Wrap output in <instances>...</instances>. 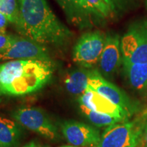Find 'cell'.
<instances>
[{"mask_svg":"<svg viewBox=\"0 0 147 147\" xmlns=\"http://www.w3.org/2000/svg\"><path fill=\"white\" fill-rule=\"evenodd\" d=\"M22 147H39V146H38V145L37 144V143L34 142V141H32V142L27 143V144L24 145V146Z\"/></svg>","mask_w":147,"mask_h":147,"instance_id":"obj_23","label":"cell"},{"mask_svg":"<svg viewBox=\"0 0 147 147\" xmlns=\"http://www.w3.org/2000/svg\"><path fill=\"white\" fill-rule=\"evenodd\" d=\"M61 147H74L72 146H61Z\"/></svg>","mask_w":147,"mask_h":147,"instance_id":"obj_24","label":"cell"},{"mask_svg":"<svg viewBox=\"0 0 147 147\" xmlns=\"http://www.w3.org/2000/svg\"><path fill=\"white\" fill-rule=\"evenodd\" d=\"M19 16L15 24L25 38L42 46L63 47L72 34L53 13L47 0H17Z\"/></svg>","mask_w":147,"mask_h":147,"instance_id":"obj_1","label":"cell"},{"mask_svg":"<svg viewBox=\"0 0 147 147\" xmlns=\"http://www.w3.org/2000/svg\"><path fill=\"white\" fill-rule=\"evenodd\" d=\"M53 73L51 61L13 60L0 63V97L35 93L50 81Z\"/></svg>","mask_w":147,"mask_h":147,"instance_id":"obj_2","label":"cell"},{"mask_svg":"<svg viewBox=\"0 0 147 147\" xmlns=\"http://www.w3.org/2000/svg\"><path fill=\"white\" fill-rule=\"evenodd\" d=\"M106 36L100 32L85 33L82 35L73 49L72 59L75 63L91 68L100 61Z\"/></svg>","mask_w":147,"mask_h":147,"instance_id":"obj_5","label":"cell"},{"mask_svg":"<svg viewBox=\"0 0 147 147\" xmlns=\"http://www.w3.org/2000/svg\"><path fill=\"white\" fill-rule=\"evenodd\" d=\"M0 1H1V0H0Z\"/></svg>","mask_w":147,"mask_h":147,"instance_id":"obj_27","label":"cell"},{"mask_svg":"<svg viewBox=\"0 0 147 147\" xmlns=\"http://www.w3.org/2000/svg\"><path fill=\"white\" fill-rule=\"evenodd\" d=\"M80 108L82 113L85 115V117L91 121L92 123L95 126L100 127L106 126L108 127L112 125L122 122L123 121V119L117 118L113 116L98 113L97 112L89 109L81 104H80Z\"/></svg>","mask_w":147,"mask_h":147,"instance_id":"obj_16","label":"cell"},{"mask_svg":"<svg viewBox=\"0 0 147 147\" xmlns=\"http://www.w3.org/2000/svg\"><path fill=\"white\" fill-rule=\"evenodd\" d=\"M12 117L18 124L45 138L51 140L58 138L56 126L45 112L39 108L32 106L20 107L12 113Z\"/></svg>","mask_w":147,"mask_h":147,"instance_id":"obj_4","label":"cell"},{"mask_svg":"<svg viewBox=\"0 0 147 147\" xmlns=\"http://www.w3.org/2000/svg\"><path fill=\"white\" fill-rule=\"evenodd\" d=\"M123 64L147 62V25L131 27L121 40Z\"/></svg>","mask_w":147,"mask_h":147,"instance_id":"obj_6","label":"cell"},{"mask_svg":"<svg viewBox=\"0 0 147 147\" xmlns=\"http://www.w3.org/2000/svg\"><path fill=\"white\" fill-rule=\"evenodd\" d=\"M90 71L85 69H78L69 72L65 79L67 91L74 95H82L89 88Z\"/></svg>","mask_w":147,"mask_h":147,"instance_id":"obj_14","label":"cell"},{"mask_svg":"<svg viewBox=\"0 0 147 147\" xmlns=\"http://www.w3.org/2000/svg\"><path fill=\"white\" fill-rule=\"evenodd\" d=\"M131 0H105L110 7L113 12H118L123 11L131 3Z\"/></svg>","mask_w":147,"mask_h":147,"instance_id":"obj_19","label":"cell"},{"mask_svg":"<svg viewBox=\"0 0 147 147\" xmlns=\"http://www.w3.org/2000/svg\"><path fill=\"white\" fill-rule=\"evenodd\" d=\"M63 9L67 20L73 25L84 27L92 14L85 0H56Z\"/></svg>","mask_w":147,"mask_h":147,"instance_id":"obj_12","label":"cell"},{"mask_svg":"<svg viewBox=\"0 0 147 147\" xmlns=\"http://www.w3.org/2000/svg\"><path fill=\"white\" fill-rule=\"evenodd\" d=\"M61 131L66 140L74 146H97L101 138L96 129L75 121L64 122Z\"/></svg>","mask_w":147,"mask_h":147,"instance_id":"obj_8","label":"cell"},{"mask_svg":"<svg viewBox=\"0 0 147 147\" xmlns=\"http://www.w3.org/2000/svg\"><path fill=\"white\" fill-rule=\"evenodd\" d=\"M121 60V40L119 36L117 34L108 35L99 61L103 74L106 76L113 74L120 65Z\"/></svg>","mask_w":147,"mask_h":147,"instance_id":"obj_11","label":"cell"},{"mask_svg":"<svg viewBox=\"0 0 147 147\" xmlns=\"http://www.w3.org/2000/svg\"><path fill=\"white\" fill-rule=\"evenodd\" d=\"M89 87L110 100L123 109L129 112L131 104L129 99L122 90L111 82H108L97 70L90 71Z\"/></svg>","mask_w":147,"mask_h":147,"instance_id":"obj_9","label":"cell"},{"mask_svg":"<svg viewBox=\"0 0 147 147\" xmlns=\"http://www.w3.org/2000/svg\"><path fill=\"white\" fill-rule=\"evenodd\" d=\"M130 84L134 89L142 91L147 88V62L123 64Z\"/></svg>","mask_w":147,"mask_h":147,"instance_id":"obj_15","label":"cell"},{"mask_svg":"<svg viewBox=\"0 0 147 147\" xmlns=\"http://www.w3.org/2000/svg\"><path fill=\"white\" fill-rule=\"evenodd\" d=\"M42 147H50L49 146H42Z\"/></svg>","mask_w":147,"mask_h":147,"instance_id":"obj_26","label":"cell"},{"mask_svg":"<svg viewBox=\"0 0 147 147\" xmlns=\"http://www.w3.org/2000/svg\"><path fill=\"white\" fill-rule=\"evenodd\" d=\"M141 140H142V147H147V124L145 127Z\"/></svg>","mask_w":147,"mask_h":147,"instance_id":"obj_22","label":"cell"},{"mask_svg":"<svg viewBox=\"0 0 147 147\" xmlns=\"http://www.w3.org/2000/svg\"><path fill=\"white\" fill-rule=\"evenodd\" d=\"M12 35L0 34V51L6 48L10 44Z\"/></svg>","mask_w":147,"mask_h":147,"instance_id":"obj_20","label":"cell"},{"mask_svg":"<svg viewBox=\"0 0 147 147\" xmlns=\"http://www.w3.org/2000/svg\"><path fill=\"white\" fill-rule=\"evenodd\" d=\"M144 121L138 119L108 126L96 147H136L141 142Z\"/></svg>","mask_w":147,"mask_h":147,"instance_id":"obj_3","label":"cell"},{"mask_svg":"<svg viewBox=\"0 0 147 147\" xmlns=\"http://www.w3.org/2000/svg\"><path fill=\"white\" fill-rule=\"evenodd\" d=\"M21 135V128L16 121L0 117V147H16Z\"/></svg>","mask_w":147,"mask_h":147,"instance_id":"obj_13","label":"cell"},{"mask_svg":"<svg viewBox=\"0 0 147 147\" xmlns=\"http://www.w3.org/2000/svg\"><path fill=\"white\" fill-rule=\"evenodd\" d=\"M8 23L9 21L6 16L0 12V34H5Z\"/></svg>","mask_w":147,"mask_h":147,"instance_id":"obj_21","label":"cell"},{"mask_svg":"<svg viewBox=\"0 0 147 147\" xmlns=\"http://www.w3.org/2000/svg\"><path fill=\"white\" fill-rule=\"evenodd\" d=\"M0 12L4 14L10 23L15 25L19 16V9L17 0H1Z\"/></svg>","mask_w":147,"mask_h":147,"instance_id":"obj_17","label":"cell"},{"mask_svg":"<svg viewBox=\"0 0 147 147\" xmlns=\"http://www.w3.org/2000/svg\"><path fill=\"white\" fill-rule=\"evenodd\" d=\"M145 5H146V7L147 8V0L145 1Z\"/></svg>","mask_w":147,"mask_h":147,"instance_id":"obj_25","label":"cell"},{"mask_svg":"<svg viewBox=\"0 0 147 147\" xmlns=\"http://www.w3.org/2000/svg\"><path fill=\"white\" fill-rule=\"evenodd\" d=\"M92 15L102 18H108L113 13L105 0H85Z\"/></svg>","mask_w":147,"mask_h":147,"instance_id":"obj_18","label":"cell"},{"mask_svg":"<svg viewBox=\"0 0 147 147\" xmlns=\"http://www.w3.org/2000/svg\"><path fill=\"white\" fill-rule=\"evenodd\" d=\"M79 104L98 113L105 114L125 120L128 112L89 87L79 98Z\"/></svg>","mask_w":147,"mask_h":147,"instance_id":"obj_10","label":"cell"},{"mask_svg":"<svg viewBox=\"0 0 147 147\" xmlns=\"http://www.w3.org/2000/svg\"><path fill=\"white\" fill-rule=\"evenodd\" d=\"M13 60L51 61L45 46L12 35L9 45L0 51V62Z\"/></svg>","mask_w":147,"mask_h":147,"instance_id":"obj_7","label":"cell"}]
</instances>
